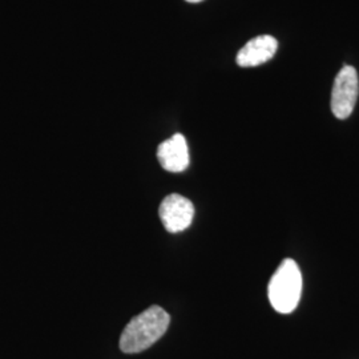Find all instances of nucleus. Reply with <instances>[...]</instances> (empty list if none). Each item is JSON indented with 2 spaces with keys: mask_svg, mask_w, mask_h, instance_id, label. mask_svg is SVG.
<instances>
[{
  "mask_svg": "<svg viewBox=\"0 0 359 359\" xmlns=\"http://www.w3.org/2000/svg\"><path fill=\"white\" fill-rule=\"evenodd\" d=\"M170 317L160 306H151L129 321L120 337V348L126 354H137L154 345L167 333Z\"/></svg>",
  "mask_w": 359,
  "mask_h": 359,
  "instance_id": "obj_1",
  "label": "nucleus"
},
{
  "mask_svg": "<svg viewBox=\"0 0 359 359\" xmlns=\"http://www.w3.org/2000/svg\"><path fill=\"white\" fill-rule=\"evenodd\" d=\"M302 293V274L293 259H285L270 280V305L281 314L294 311Z\"/></svg>",
  "mask_w": 359,
  "mask_h": 359,
  "instance_id": "obj_2",
  "label": "nucleus"
},
{
  "mask_svg": "<svg viewBox=\"0 0 359 359\" xmlns=\"http://www.w3.org/2000/svg\"><path fill=\"white\" fill-rule=\"evenodd\" d=\"M359 80L357 69L345 65L334 80L332 90V111L339 120H345L353 114L358 100Z\"/></svg>",
  "mask_w": 359,
  "mask_h": 359,
  "instance_id": "obj_3",
  "label": "nucleus"
},
{
  "mask_svg": "<svg viewBox=\"0 0 359 359\" xmlns=\"http://www.w3.org/2000/svg\"><path fill=\"white\" fill-rule=\"evenodd\" d=\"M158 215L169 233H180L191 226L194 217V206L184 196L173 193L163 200Z\"/></svg>",
  "mask_w": 359,
  "mask_h": 359,
  "instance_id": "obj_4",
  "label": "nucleus"
},
{
  "mask_svg": "<svg viewBox=\"0 0 359 359\" xmlns=\"http://www.w3.org/2000/svg\"><path fill=\"white\" fill-rule=\"evenodd\" d=\"M157 158L168 172L180 173L189 167V149L185 137L181 133L173 135L170 139L158 145Z\"/></svg>",
  "mask_w": 359,
  "mask_h": 359,
  "instance_id": "obj_5",
  "label": "nucleus"
},
{
  "mask_svg": "<svg viewBox=\"0 0 359 359\" xmlns=\"http://www.w3.org/2000/svg\"><path fill=\"white\" fill-rule=\"evenodd\" d=\"M278 41L270 35H261L249 40L237 53L236 62L243 68H250L269 62L276 55Z\"/></svg>",
  "mask_w": 359,
  "mask_h": 359,
  "instance_id": "obj_6",
  "label": "nucleus"
},
{
  "mask_svg": "<svg viewBox=\"0 0 359 359\" xmlns=\"http://www.w3.org/2000/svg\"><path fill=\"white\" fill-rule=\"evenodd\" d=\"M188 3H200V1H203V0H187Z\"/></svg>",
  "mask_w": 359,
  "mask_h": 359,
  "instance_id": "obj_7",
  "label": "nucleus"
}]
</instances>
